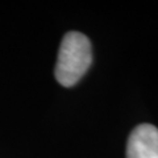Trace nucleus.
<instances>
[{
  "label": "nucleus",
  "instance_id": "1",
  "mask_svg": "<svg viewBox=\"0 0 158 158\" xmlns=\"http://www.w3.org/2000/svg\"><path fill=\"white\" fill-rule=\"evenodd\" d=\"M92 62L91 42L81 32H69L62 38L54 75L63 87H73L87 73Z\"/></svg>",
  "mask_w": 158,
  "mask_h": 158
},
{
  "label": "nucleus",
  "instance_id": "2",
  "mask_svg": "<svg viewBox=\"0 0 158 158\" xmlns=\"http://www.w3.org/2000/svg\"><path fill=\"white\" fill-rule=\"evenodd\" d=\"M127 158H158V128L137 125L128 137Z\"/></svg>",
  "mask_w": 158,
  "mask_h": 158
}]
</instances>
